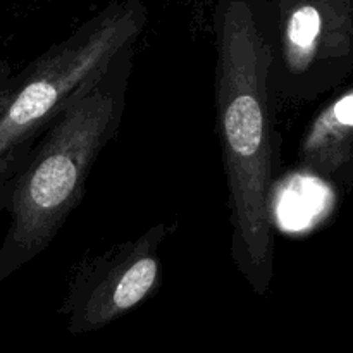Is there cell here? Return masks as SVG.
Returning <instances> with one entry per match:
<instances>
[{"label": "cell", "instance_id": "1", "mask_svg": "<svg viewBox=\"0 0 353 353\" xmlns=\"http://www.w3.org/2000/svg\"><path fill=\"white\" fill-rule=\"evenodd\" d=\"M214 99L231 224V259L255 295L274 278L279 171L269 0H217Z\"/></svg>", "mask_w": 353, "mask_h": 353}, {"label": "cell", "instance_id": "2", "mask_svg": "<svg viewBox=\"0 0 353 353\" xmlns=\"http://www.w3.org/2000/svg\"><path fill=\"white\" fill-rule=\"evenodd\" d=\"M134 48L72 100L28 154L10 190V226L0 268L28 264L52 243L85 195L100 152L123 123Z\"/></svg>", "mask_w": 353, "mask_h": 353}, {"label": "cell", "instance_id": "3", "mask_svg": "<svg viewBox=\"0 0 353 353\" xmlns=\"http://www.w3.org/2000/svg\"><path fill=\"white\" fill-rule=\"evenodd\" d=\"M148 21L143 0H114L37 59L0 114V176L14 181L55 117L137 45Z\"/></svg>", "mask_w": 353, "mask_h": 353}, {"label": "cell", "instance_id": "4", "mask_svg": "<svg viewBox=\"0 0 353 353\" xmlns=\"http://www.w3.org/2000/svg\"><path fill=\"white\" fill-rule=\"evenodd\" d=\"M171 228L159 223L85 261L69 283L62 312L72 331L107 326L137 309L161 281V245Z\"/></svg>", "mask_w": 353, "mask_h": 353}, {"label": "cell", "instance_id": "5", "mask_svg": "<svg viewBox=\"0 0 353 353\" xmlns=\"http://www.w3.org/2000/svg\"><path fill=\"white\" fill-rule=\"evenodd\" d=\"M324 124H340L345 128H353V93L343 97L333 105L331 112L326 117L319 119Z\"/></svg>", "mask_w": 353, "mask_h": 353}, {"label": "cell", "instance_id": "6", "mask_svg": "<svg viewBox=\"0 0 353 353\" xmlns=\"http://www.w3.org/2000/svg\"><path fill=\"white\" fill-rule=\"evenodd\" d=\"M10 93H12V88H10V90H3V92L0 93V114H2V110L6 109V105H7V103H9Z\"/></svg>", "mask_w": 353, "mask_h": 353}]
</instances>
